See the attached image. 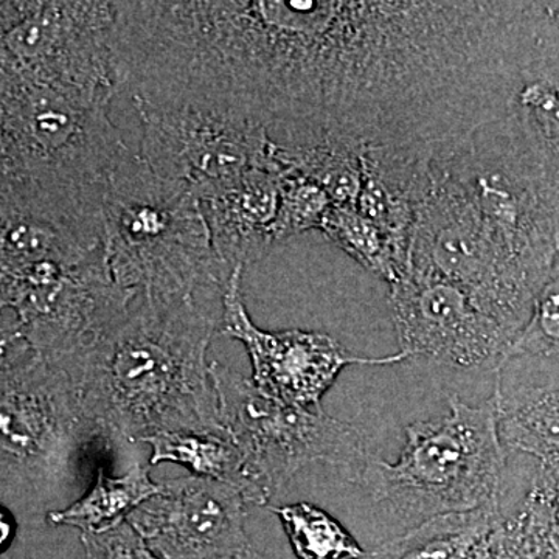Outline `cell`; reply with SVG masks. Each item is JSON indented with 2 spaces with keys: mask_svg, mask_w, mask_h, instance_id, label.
I'll use <instances>...</instances> for the list:
<instances>
[{
  "mask_svg": "<svg viewBox=\"0 0 559 559\" xmlns=\"http://www.w3.org/2000/svg\"><path fill=\"white\" fill-rule=\"evenodd\" d=\"M221 310L212 300L135 296L90 347L58 367L109 441L224 432L207 362Z\"/></svg>",
  "mask_w": 559,
  "mask_h": 559,
  "instance_id": "cell-1",
  "label": "cell"
},
{
  "mask_svg": "<svg viewBox=\"0 0 559 559\" xmlns=\"http://www.w3.org/2000/svg\"><path fill=\"white\" fill-rule=\"evenodd\" d=\"M106 260L114 282L134 296L223 300L231 272L221 263L190 187L157 175L127 148L110 175Z\"/></svg>",
  "mask_w": 559,
  "mask_h": 559,
  "instance_id": "cell-2",
  "label": "cell"
},
{
  "mask_svg": "<svg viewBox=\"0 0 559 559\" xmlns=\"http://www.w3.org/2000/svg\"><path fill=\"white\" fill-rule=\"evenodd\" d=\"M396 462L373 459L360 487L411 527L498 503L509 452L492 395L479 406L450 396V414L412 423Z\"/></svg>",
  "mask_w": 559,
  "mask_h": 559,
  "instance_id": "cell-3",
  "label": "cell"
},
{
  "mask_svg": "<svg viewBox=\"0 0 559 559\" xmlns=\"http://www.w3.org/2000/svg\"><path fill=\"white\" fill-rule=\"evenodd\" d=\"M103 443L68 371L38 355L0 371V485L11 496L36 509L68 499Z\"/></svg>",
  "mask_w": 559,
  "mask_h": 559,
  "instance_id": "cell-4",
  "label": "cell"
},
{
  "mask_svg": "<svg viewBox=\"0 0 559 559\" xmlns=\"http://www.w3.org/2000/svg\"><path fill=\"white\" fill-rule=\"evenodd\" d=\"M210 377L221 425L240 448L250 476L267 500L316 462L341 466L349 481L360 484L374 457L352 423L331 417L322 407L308 409L272 400L216 360L210 364Z\"/></svg>",
  "mask_w": 559,
  "mask_h": 559,
  "instance_id": "cell-5",
  "label": "cell"
},
{
  "mask_svg": "<svg viewBox=\"0 0 559 559\" xmlns=\"http://www.w3.org/2000/svg\"><path fill=\"white\" fill-rule=\"evenodd\" d=\"M134 297L114 282L106 250L0 280L3 310L17 316L33 352L57 366L90 347Z\"/></svg>",
  "mask_w": 559,
  "mask_h": 559,
  "instance_id": "cell-6",
  "label": "cell"
},
{
  "mask_svg": "<svg viewBox=\"0 0 559 559\" xmlns=\"http://www.w3.org/2000/svg\"><path fill=\"white\" fill-rule=\"evenodd\" d=\"M389 304L407 360L454 374H495L516 337L447 280L407 271Z\"/></svg>",
  "mask_w": 559,
  "mask_h": 559,
  "instance_id": "cell-7",
  "label": "cell"
},
{
  "mask_svg": "<svg viewBox=\"0 0 559 559\" xmlns=\"http://www.w3.org/2000/svg\"><path fill=\"white\" fill-rule=\"evenodd\" d=\"M117 2H31L0 36V68L94 94L117 92L114 31Z\"/></svg>",
  "mask_w": 559,
  "mask_h": 559,
  "instance_id": "cell-8",
  "label": "cell"
},
{
  "mask_svg": "<svg viewBox=\"0 0 559 559\" xmlns=\"http://www.w3.org/2000/svg\"><path fill=\"white\" fill-rule=\"evenodd\" d=\"M142 123L140 157L197 198L250 168L282 165L266 131L213 110L134 102Z\"/></svg>",
  "mask_w": 559,
  "mask_h": 559,
  "instance_id": "cell-9",
  "label": "cell"
},
{
  "mask_svg": "<svg viewBox=\"0 0 559 559\" xmlns=\"http://www.w3.org/2000/svg\"><path fill=\"white\" fill-rule=\"evenodd\" d=\"M242 272V267L231 272L224 290L218 331L248 349L250 381L263 395L289 406L320 409L323 396L347 367L390 366L407 360L401 352L381 358L356 355L320 331L259 329L246 310Z\"/></svg>",
  "mask_w": 559,
  "mask_h": 559,
  "instance_id": "cell-10",
  "label": "cell"
},
{
  "mask_svg": "<svg viewBox=\"0 0 559 559\" xmlns=\"http://www.w3.org/2000/svg\"><path fill=\"white\" fill-rule=\"evenodd\" d=\"M240 491L197 476L162 481L128 516L160 559H229L252 549Z\"/></svg>",
  "mask_w": 559,
  "mask_h": 559,
  "instance_id": "cell-11",
  "label": "cell"
},
{
  "mask_svg": "<svg viewBox=\"0 0 559 559\" xmlns=\"http://www.w3.org/2000/svg\"><path fill=\"white\" fill-rule=\"evenodd\" d=\"M492 400L509 454L559 463V360L509 356L496 373Z\"/></svg>",
  "mask_w": 559,
  "mask_h": 559,
  "instance_id": "cell-12",
  "label": "cell"
},
{
  "mask_svg": "<svg viewBox=\"0 0 559 559\" xmlns=\"http://www.w3.org/2000/svg\"><path fill=\"white\" fill-rule=\"evenodd\" d=\"M283 170L250 168L198 198L213 249L227 270H245L277 246L274 237Z\"/></svg>",
  "mask_w": 559,
  "mask_h": 559,
  "instance_id": "cell-13",
  "label": "cell"
},
{
  "mask_svg": "<svg viewBox=\"0 0 559 559\" xmlns=\"http://www.w3.org/2000/svg\"><path fill=\"white\" fill-rule=\"evenodd\" d=\"M559 190V40L547 2L511 87L506 116Z\"/></svg>",
  "mask_w": 559,
  "mask_h": 559,
  "instance_id": "cell-14",
  "label": "cell"
},
{
  "mask_svg": "<svg viewBox=\"0 0 559 559\" xmlns=\"http://www.w3.org/2000/svg\"><path fill=\"white\" fill-rule=\"evenodd\" d=\"M151 448L150 465L171 462L186 466L191 476L221 481L237 489L246 502L270 503L253 481L245 455L227 430L224 432H164L143 441Z\"/></svg>",
  "mask_w": 559,
  "mask_h": 559,
  "instance_id": "cell-15",
  "label": "cell"
},
{
  "mask_svg": "<svg viewBox=\"0 0 559 559\" xmlns=\"http://www.w3.org/2000/svg\"><path fill=\"white\" fill-rule=\"evenodd\" d=\"M162 491L150 476L148 466H132L123 476H112L98 466L94 484L64 509L46 514L51 525H68L81 533H102L120 525L146 500Z\"/></svg>",
  "mask_w": 559,
  "mask_h": 559,
  "instance_id": "cell-16",
  "label": "cell"
},
{
  "mask_svg": "<svg viewBox=\"0 0 559 559\" xmlns=\"http://www.w3.org/2000/svg\"><path fill=\"white\" fill-rule=\"evenodd\" d=\"M499 513L498 502L430 518L377 550L367 551L364 559H465L474 544L498 521Z\"/></svg>",
  "mask_w": 559,
  "mask_h": 559,
  "instance_id": "cell-17",
  "label": "cell"
},
{
  "mask_svg": "<svg viewBox=\"0 0 559 559\" xmlns=\"http://www.w3.org/2000/svg\"><path fill=\"white\" fill-rule=\"evenodd\" d=\"M320 231L360 266L389 285L403 277L409 257L371 221L352 207H330Z\"/></svg>",
  "mask_w": 559,
  "mask_h": 559,
  "instance_id": "cell-18",
  "label": "cell"
},
{
  "mask_svg": "<svg viewBox=\"0 0 559 559\" xmlns=\"http://www.w3.org/2000/svg\"><path fill=\"white\" fill-rule=\"evenodd\" d=\"M299 559H364L367 551L336 518L312 503L271 507Z\"/></svg>",
  "mask_w": 559,
  "mask_h": 559,
  "instance_id": "cell-19",
  "label": "cell"
},
{
  "mask_svg": "<svg viewBox=\"0 0 559 559\" xmlns=\"http://www.w3.org/2000/svg\"><path fill=\"white\" fill-rule=\"evenodd\" d=\"M330 207V197L318 182L294 170L283 171L275 242L280 245L305 231L320 230Z\"/></svg>",
  "mask_w": 559,
  "mask_h": 559,
  "instance_id": "cell-20",
  "label": "cell"
},
{
  "mask_svg": "<svg viewBox=\"0 0 559 559\" xmlns=\"http://www.w3.org/2000/svg\"><path fill=\"white\" fill-rule=\"evenodd\" d=\"M514 355L559 360V253L536 294L528 322L511 345L509 356Z\"/></svg>",
  "mask_w": 559,
  "mask_h": 559,
  "instance_id": "cell-21",
  "label": "cell"
},
{
  "mask_svg": "<svg viewBox=\"0 0 559 559\" xmlns=\"http://www.w3.org/2000/svg\"><path fill=\"white\" fill-rule=\"evenodd\" d=\"M86 559H160L130 522L102 533H81Z\"/></svg>",
  "mask_w": 559,
  "mask_h": 559,
  "instance_id": "cell-22",
  "label": "cell"
},
{
  "mask_svg": "<svg viewBox=\"0 0 559 559\" xmlns=\"http://www.w3.org/2000/svg\"><path fill=\"white\" fill-rule=\"evenodd\" d=\"M35 355L17 316L0 311V371L21 366Z\"/></svg>",
  "mask_w": 559,
  "mask_h": 559,
  "instance_id": "cell-23",
  "label": "cell"
},
{
  "mask_svg": "<svg viewBox=\"0 0 559 559\" xmlns=\"http://www.w3.org/2000/svg\"><path fill=\"white\" fill-rule=\"evenodd\" d=\"M16 535V521L9 509L0 506V554L9 549Z\"/></svg>",
  "mask_w": 559,
  "mask_h": 559,
  "instance_id": "cell-24",
  "label": "cell"
},
{
  "mask_svg": "<svg viewBox=\"0 0 559 559\" xmlns=\"http://www.w3.org/2000/svg\"><path fill=\"white\" fill-rule=\"evenodd\" d=\"M547 10H549L551 24H554L559 40V2H547Z\"/></svg>",
  "mask_w": 559,
  "mask_h": 559,
  "instance_id": "cell-25",
  "label": "cell"
},
{
  "mask_svg": "<svg viewBox=\"0 0 559 559\" xmlns=\"http://www.w3.org/2000/svg\"><path fill=\"white\" fill-rule=\"evenodd\" d=\"M229 559H271V558L264 557V555H261L260 551H257L252 547V549L245 551V554L238 555V557H234V558H229Z\"/></svg>",
  "mask_w": 559,
  "mask_h": 559,
  "instance_id": "cell-26",
  "label": "cell"
},
{
  "mask_svg": "<svg viewBox=\"0 0 559 559\" xmlns=\"http://www.w3.org/2000/svg\"><path fill=\"white\" fill-rule=\"evenodd\" d=\"M3 175H5V162H3V157L0 156V183H2Z\"/></svg>",
  "mask_w": 559,
  "mask_h": 559,
  "instance_id": "cell-27",
  "label": "cell"
}]
</instances>
